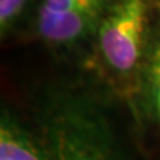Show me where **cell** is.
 <instances>
[{
  "label": "cell",
  "instance_id": "2",
  "mask_svg": "<svg viewBox=\"0 0 160 160\" xmlns=\"http://www.w3.org/2000/svg\"><path fill=\"white\" fill-rule=\"evenodd\" d=\"M148 7L144 0H116L99 27V46L109 67L126 73L136 67L144 46Z\"/></svg>",
  "mask_w": 160,
  "mask_h": 160
},
{
  "label": "cell",
  "instance_id": "4",
  "mask_svg": "<svg viewBox=\"0 0 160 160\" xmlns=\"http://www.w3.org/2000/svg\"><path fill=\"white\" fill-rule=\"evenodd\" d=\"M0 160H47L35 133L6 111L0 120Z\"/></svg>",
  "mask_w": 160,
  "mask_h": 160
},
{
  "label": "cell",
  "instance_id": "7",
  "mask_svg": "<svg viewBox=\"0 0 160 160\" xmlns=\"http://www.w3.org/2000/svg\"><path fill=\"white\" fill-rule=\"evenodd\" d=\"M149 80H151V92L155 109L160 118V43L158 44L149 68Z\"/></svg>",
  "mask_w": 160,
  "mask_h": 160
},
{
  "label": "cell",
  "instance_id": "5",
  "mask_svg": "<svg viewBox=\"0 0 160 160\" xmlns=\"http://www.w3.org/2000/svg\"><path fill=\"white\" fill-rule=\"evenodd\" d=\"M42 7L59 12H102L104 7V0H43Z\"/></svg>",
  "mask_w": 160,
  "mask_h": 160
},
{
  "label": "cell",
  "instance_id": "1",
  "mask_svg": "<svg viewBox=\"0 0 160 160\" xmlns=\"http://www.w3.org/2000/svg\"><path fill=\"white\" fill-rule=\"evenodd\" d=\"M35 136L47 160H123L106 118L78 95L59 93L49 100Z\"/></svg>",
  "mask_w": 160,
  "mask_h": 160
},
{
  "label": "cell",
  "instance_id": "3",
  "mask_svg": "<svg viewBox=\"0 0 160 160\" xmlns=\"http://www.w3.org/2000/svg\"><path fill=\"white\" fill-rule=\"evenodd\" d=\"M99 11L59 12L40 7L38 27L40 35L53 43H69L86 36L96 26Z\"/></svg>",
  "mask_w": 160,
  "mask_h": 160
},
{
  "label": "cell",
  "instance_id": "6",
  "mask_svg": "<svg viewBox=\"0 0 160 160\" xmlns=\"http://www.w3.org/2000/svg\"><path fill=\"white\" fill-rule=\"evenodd\" d=\"M27 0H0V28L2 33L15 23L26 7Z\"/></svg>",
  "mask_w": 160,
  "mask_h": 160
}]
</instances>
